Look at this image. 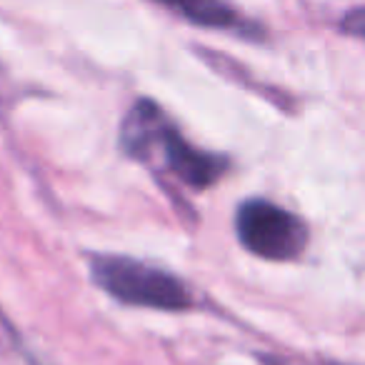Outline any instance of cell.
I'll return each mask as SVG.
<instances>
[{"label":"cell","mask_w":365,"mask_h":365,"mask_svg":"<svg viewBox=\"0 0 365 365\" xmlns=\"http://www.w3.org/2000/svg\"><path fill=\"white\" fill-rule=\"evenodd\" d=\"M120 145L138 160L150 165L160 163L173 178L198 190L213 185L225 170V158L190 145L160 106L148 98L138 101L123 120Z\"/></svg>","instance_id":"6da1fadb"},{"label":"cell","mask_w":365,"mask_h":365,"mask_svg":"<svg viewBox=\"0 0 365 365\" xmlns=\"http://www.w3.org/2000/svg\"><path fill=\"white\" fill-rule=\"evenodd\" d=\"M96 285L125 305L153 310H185L193 305L190 290L173 273L123 255H96L91 260Z\"/></svg>","instance_id":"7a4b0ae2"},{"label":"cell","mask_w":365,"mask_h":365,"mask_svg":"<svg viewBox=\"0 0 365 365\" xmlns=\"http://www.w3.org/2000/svg\"><path fill=\"white\" fill-rule=\"evenodd\" d=\"M235 233L245 250L265 260H293L305 250L308 228L298 215L270 200H245L235 213Z\"/></svg>","instance_id":"3957f363"},{"label":"cell","mask_w":365,"mask_h":365,"mask_svg":"<svg viewBox=\"0 0 365 365\" xmlns=\"http://www.w3.org/2000/svg\"><path fill=\"white\" fill-rule=\"evenodd\" d=\"M182 18H188L195 26H208V28H240L243 18L233 11V8L223 6V3H180V6H170Z\"/></svg>","instance_id":"277c9868"},{"label":"cell","mask_w":365,"mask_h":365,"mask_svg":"<svg viewBox=\"0 0 365 365\" xmlns=\"http://www.w3.org/2000/svg\"><path fill=\"white\" fill-rule=\"evenodd\" d=\"M340 26H343V31L350 33V36L365 38V8H355V11L345 13Z\"/></svg>","instance_id":"5b68a950"},{"label":"cell","mask_w":365,"mask_h":365,"mask_svg":"<svg viewBox=\"0 0 365 365\" xmlns=\"http://www.w3.org/2000/svg\"><path fill=\"white\" fill-rule=\"evenodd\" d=\"M330 365H338V363H330Z\"/></svg>","instance_id":"8992f818"}]
</instances>
